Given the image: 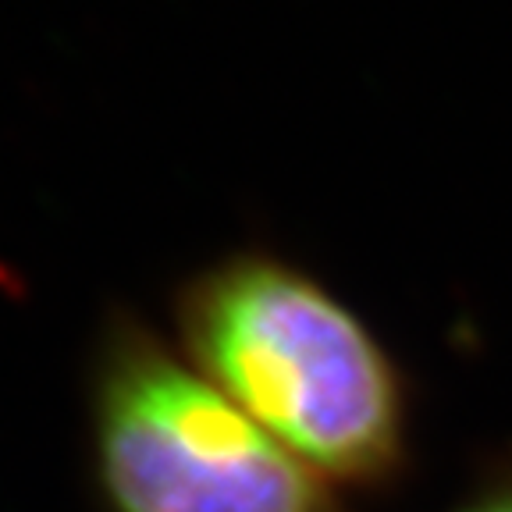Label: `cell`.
<instances>
[{
    "instance_id": "6da1fadb",
    "label": "cell",
    "mask_w": 512,
    "mask_h": 512,
    "mask_svg": "<svg viewBox=\"0 0 512 512\" xmlns=\"http://www.w3.org/2000/svg\"><path fill=\"white\" fill-rule=\"evenodd\" d=\"M196 370L342 491H392L413 466V392L335 288L264 246L196 267L175 292Z\"/></svg>"
},
{
    "instance_id": "7a4b0ae2",
    "label": "cell",
    "mask_w": 512,
    "mask_h": 512,
    "mask_svg": "<svg viewBox=\"0 0 512 512\" xmlns=\"http://www.w3.org/2000/svg\"><path fill=\"white\" fill-rule=\"evenodd\" d=\"M89 473L104 512H352L139 313L89 356Z\"/></svg>"
},
{
    "instance_id": "3957f363",
    "label": "cell",
    "mask_w": 512,
    "mask_h": 512,
    "mask_svg": "<svg viewBox=\"0 0 512 512\" xmlns=\"http://www.w3.org/2000/svg\"><path fill=\"white\" fill-rule=\"evenodd\" d=\"M448 512H512V445L480 459L466 491Z\"/></svg>"
}]
</instances>
